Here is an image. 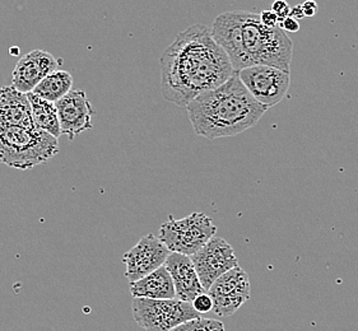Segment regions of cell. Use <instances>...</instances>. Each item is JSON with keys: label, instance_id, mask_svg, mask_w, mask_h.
<instances>
[{"label": "cell", "instance_id": "277c9868", "mask_svg": "<svg viewBox=\"0 0 358 331\" xmlns=\"http://www.w3.org/2000/svg\"><path fill=\"white\" fill-rule=\"evenodd\" d=\"M59 153L55 137L38 128L0 124V163L15 170H31Z\"/></svg>", "mask_w": 358, "mask_h": 331}, {"label": "cell", "instance_id": "e0dca14e", "mask_svg": "<svg viewBox=\"0 0 358 331\" xmlns=\"http://www.w3.org/2000/svg\"><path fill=\"white\" fill-rule=\"evenodd\" d=\"M72 87L73 78L71 73L57 69L45 77L32 91V94L40 96L43 100L57 103L72 91Z\"/></svg>", "mask_w": 358, "mask_h": 331}, {"label": "cell", "instance_id": "6da1fadb", "mask_svg": "<svg viewBox=\"0 0 358 331\" xmlns=\"http://www.w3.org/2000/svg\"><path fill=\"white\" fill-rule=\"evenodd\" d=\"M236 73L212 29L194 24L180 32L161 57L165 100L187 108L199 94L222 86Z\"/></svg>", "mask_w": 358, "mask_h": 331}, {"label": "cell", "instance_id": "4fadbf2b", "mask_svg": "<svg viewBox=\"0 0 358 331\" xmlns=\"http://www.w3.org/2000/svg\"><path fill=\"white\" fill-rule=\"evenodd\" d=\"M165 267L169 273L171 274L176 298L180 301L192 303L198 295L207 292L201 286V279L190 256L171 252L166 260Z\"/></svg>", "mask_w": 358, "mask_h": 331}, {"label": "cell", "instance_id": "5bb4252c", "mask_svg": "<svg viewBox=\"0 0 358 331\" xmlns=\"http://www.w3.org/2000/svg\"><path fill=\"white\" fill-rule=\"evenodd\" d=\"M0 124L35 128L27 94L13 86L0 87Z\"/></svg>", "mask_w": 358, "mask_h": 331}, {"label": "cell", "instance_id": "5b68a950", "mask_svg": "<svg viewBox=\"0 0 358 331\" xmlns=\"http://www.w3.org/2000/svg\"><path fill=\"white\" fill-rule=\"evenodd\" d=\"M217 227L204 213H192L182 219L169 216L159 228V240L171 252L192 256L215 237Z\"/></svg>", "mask_w": 358, "mask_h": 331}, {"label": "cell", "instance_id": "52a82bcc", "mask_svg": "<svg viewBox=\"0 0 358 331\" xmlns=\"http://www.w3.org/2000/svg\"><path fill=\"white\" fill-rule=\"evenodd\" d=\"M251 96L266 108L278 105L291 86V72L275 66L255 65L237 72Z\"/></svg>", "mask_w": 358, "mask_h": 331}, {"label": "cell", "instance_id": "603a6c76", "mask_svg": "<svg viewBox=\"0 0 358 331\" xmlns=\"http://www.w3.org/2000/svg\"><path fill=\"white\" fill-rule=\"evenodd\" d=\"M301 10L303 17H314L317 12V4L314 0H308L302 4Z\"/></svg>", "mask_w": 358, "mask_h": 331}, {"label": "cell", "instance_id": "ac0fdd59", "mask_svg": "<svg viewBox=\"0 0 358 331\" xmlns=\"http://www.w3.org/2000/svg\"><path fill=\"white\" fill-rule=\"evenodd\" d=\"M171 331H226V328L222 321L198 317V318H194L187 323L179 325L178 328H175Z\"/></svg>", "mask_w": 358, "mask_h": 331}, {"label": "cell", "instance_id": "9a60e30c", "mask_svg": "<svg viewBox=\"0 0 358 331\" xmlns=\"http://www.w3.org/2000/svg\"><path fill=\"white\" fill-rule=\"evenodd\" d=\"M130 293L134 298L148 300H175L176 290L171 274L167 267H158L153 273L148 274L141 281L130 283Z\"/></svg>", "mask_w": 358, "mask_h": 331}, {"label": "cell", "instance_id": "2e32d148", "mask_svg": "<svg viewBox=\"0 0 358 331\" xmlns=\"http://www.w3.org/2000/svg\"><path fill=\"white\" fill-rule=\"evenodd\" d=\"M29 105H31V115L35 126L40 130L51 134L52 137L59 138L62 135V128L57 115V105L54 102L43 100L40 96L29 92Z\"/></svg>", "mask_w": 358, "mask_h": 331}, {"label": "cell", "instance_id": "7402d4cb", "mask_svg": "<svg viewBox=\"0 0 358 331\" xmlns=\"http://www.w3.org/2000/svg\"><path fill=\"white\" fill-rule=\"evenodd\" d=\"M280 27L287 32H297L300 29V23L292 15H288L287 18L280 22Z\"/></svg>", "mask_w": 358, "mask_h": 331}, {"label": "cell", "instance_id": "7c38bea8", "mask_svg": "<svg viewBox=\"0 0 358 331\" xmlns=\"http://www.w3.org/2000/svg\"><path fill=\"white\" fill-rule=\"evenodd\" d=\"M62 63L48 51H31L17 61L12 72V86L22 94H29Z\"/></svg>", "mask_w": 358, "mask_h": 331}, {"label": "cell", "instance_id": "9c48e42d", "mask_svg": "<svg viewBox=\"0 0 358 331\" xmlns=\"http://www.w3.org/2000/svg\"><path fill=\"white\" fill-rule=\"evenodd\" d=\"M213 300V310L218 316L229 317L250 300V281L241 267H234L208 290Z\"/></svg>", "mask_w": 358, "mask_h": 331}, {"label": "cell", "instance_id": "d6986e66", "mask_svg": "<svg viewBox=\"0 0 358 331\" xmlns=\"http://www.w3.org/2000/svg\"><path fill=\"white\" fill-rule=\"evenodd\" d=\"M194 309L199 314H207L209 311L213 310V300L207 293H201L198 295L193 302Z\"/></svg>", "mask_w": 358, "mask_h": 331}, {"label": "cell", "instance_id": "7a4b0ae2", "mask_svg": "<svg viewBox=\"0 0 358 331\" xmlns=\"http://www.w3.org/2000/svg\"><path fill=\"white\" fill-rule=\"evenodd\" d=\"M210 29L236 72L255 65L275 66L291 72L292 40L287 36L285 29L264 26L258 13L224 12L215 18Z\"/></svg>", "mask_w": 358, "mask_h": 331}, {"label": "cell", "instance_id": "44dd1931", "mask_svg": "<svg viewBox=\"0 0 358 331\" xmlns=\"http://www.w3.org/2000/svg\"><path fill=\"white\" fill-rule=\"evenodd\" d=\"M272 10L280 17V22L291 15V8H289V6L287 4L285 0H275L273 3Z\"/></svg>", "mask_w": 358, "mask_h": 331}, {"label": "cell", "instance_id": "ffe728a7", "mask_svg": "<svg viewBox=\"0 0 358 331\" xmlns=\"http://www.w3.org/2000/svg\"><path fill=\"white\" fill-rule=\"evenodd\" d=\"M259 15H260V21H262V23H263L264 26H266V27H269V29L280 27V17L275 15L272 9H271V10H263V12L259 13Z\"/></svg>", "mask_w": 358, "mask_h": 331}, {"label": "cell", "instance_id": "8fae6325", "mask_svg": "<svg viewBox=\"0 0 358 331\" xmlns=\"http://www.w3.org/2000/svg\"><path fill=\"white\" fill-rule=\"evenodd\" d=\"M55 105L62 135H66L73 140L80 133L94 128L92 117L96 115V111L85 91L72 89Z\"/></svg>", "mask_w": 358, "mask_h": 331}, {"label": "cell", "instance_id": "30bf717a", "mask_svg": "<svg viewBox=\"0 0 358 331\" xmlns=\"http://www.w3.org/2000/svg\"><path fill=\"white\" fill-rule=\"evenodd\" d=\"M170 253L171 251L159 237L152 233L144 236L122 258V263L127 267V279L129 283L141 281L158 267H164Z\"/></svg>", "mask_w": 358, "mask_h": 331}, {"label": "cell", "instance_id": "3957f363", "mask_svg": "<svg viewBox=\"0 0 358 331\" xmlns=\"http://www.w3.org/2000/svg\"><path fill=\"white\" fill-rule=\"evenodd\" d=\"M187 110L196 135L218 139L255 126L268 108L251 96L236 72L222 86L199 94Z\"/></svg>", "mask_w": 358, "mask_h": 331}, {"label": "cell", "instance_id": "8992f818", "mask_svg": "<svg viewBox=\"0 0 358 331\" xmlns=\"http://www.w3.org/2000/svg\"><path fill=\"white\" fill-rule=\"evenodd\" d=\"M133 318L145 331H171L179 325L201 317L193 303L175 300L134 298Z\"/></svg>", "mask_w": 358, "mask_h": 331}, {"label": "cell", "instance_id": "ba28073f", "mask_svg": "<svg viewBox=\"0 0 358 331\" xmlns=\"http://www.w3.org/2000/svg\"><path fill=\"white\" fill-rule=\"evenodd\" d=\"M190 258L193 260L201 286L207 292L223 274L238 267L234 247L226 240L215 236Z\"/></svg>", "mask_w": 358, "mask_h": 331}]
</instances>
